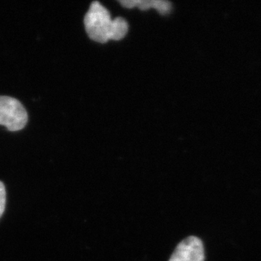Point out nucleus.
<instances>
[{"mask_svg":"<svg viewBox=\"0 0 261 261\" xmlns=\"http://www.w3.org/2000/svg\"><path fill=\"white\" fill-rule=\"evenodd\" d=\"M28 121V112L17 99L0 96V125L10 131H18L25 128Z\"/></svg>","mask_w":261,"mask_h":261,"instance_id":"obj_2","label":"nucleus"},{"mask_svg":"<svg viewBox=\"0 0 261 261\" xmlns=\"http://www.w3.org/2000/svg\"><path fill=\"white\" fill-rule=\"evenodd\" d=\"M123 7H138L141 10H148L155 9L161 15H168L172 10V4L163 0H124L119 1Z\"/></svg>","mask_w":261,"mask_h":261,"instance_id":"obj_4","label":"nucleus"},{"mask_svg":"<svg viewBox=\"0 0 261 261\" xmlns=\"http://www.w3.org/2000/svg\"><path fill=\"white\" fill-rule=\"evenodd\" d=\"M5 203H6V190H5V185L0 181V218L5 212Z\"/></svg>","mask_w":261,"mask_h":261,"instance_id":"obj_5","label":"nucleus"},{"mask_svg":"<svg viewBox=\"0 0 261 261\" xmlns=\"http://www.w3.org/2000/svg\"><path fill=\"white\" fill-rule=\"evenodd\" d=\"M169 261H204L202 241L197 237H188L178 244Z\"/></svg>","mask_w":261,"mask_h":261,"instance_id":"obj_3","label":"nucleus"},{"mask_svg":"<svg viewBox=\"0 0 261 261\" xmlns=\"http://www.w3.org/2000/svg\"><path fill=\"white\" fill-rule=\"evenodd\" d=\"M84 23L89 37L100 43H106L109 40L123 39L128 33L127 20L122 17L112 20L110 12L98 1L91 3Z\"/></svg>","mask_w":261,"mask_h":261,"instance_id":"obj_1","label":"nucleus"}]
</instances>
